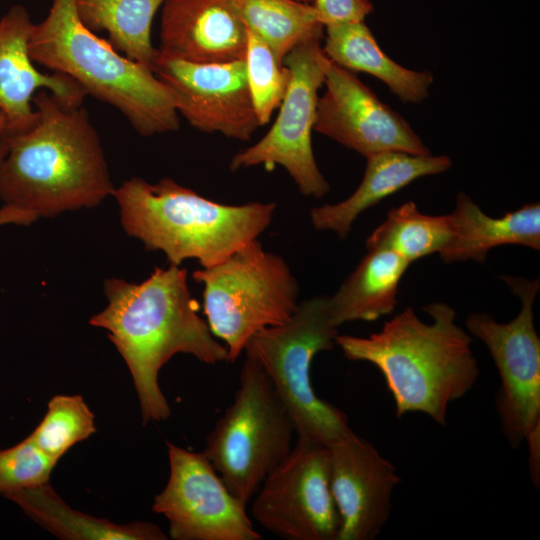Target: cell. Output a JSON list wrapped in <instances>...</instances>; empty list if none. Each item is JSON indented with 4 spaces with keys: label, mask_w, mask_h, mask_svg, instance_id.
Instances as JSON below:
<instances>
[{
    "label": "cell",
    "mask_w": 540,
    "mask_h": 540,
    "mask_svg": "<svg viewBox=\"0 0 540 540\" xmlns=\"http://www.w3.org/2000/svg\"><path fill=\"white\" fill-rule=\"evenodd\" d=\"M107 307L90 319L104 328L126 362L138 395L143 424L169 417L159 386L161 368L176 354L206 364L227 361V348L212 334L178 265L155 268L143 282L119 278L104 282Z\"/></svg>",
    "instance_id": "1"
},
{
    "label": "cell",
    "mask_w": 540,
    "mask_h": 540,
    "mask_svg": "<svg viewBox=\"0 0 540 540\" xmlns=\"http://www.w3.org/2000/svg\"><path fill=\"white\" fill-rule=\"evenodd\" d=\"M34 123L7 135L0 161V199L29 216L53 217L95 207L113 195L101 141L82 105L47 90L33 97Z\"/></svg>",
    "instance_id": "2"
},
{
    "label": "cell",
    "mask_w": 540,
    "mask_h": 540,
    "mask_svg": "<svg viewBox=\"0 0 540 540\" xmlns=\"http://www.w3.org/2000/svg\"><path fill=\"white\" fill-rule=\"evenodd\" d=\"M423 310L431 322L407 307L380 331L368 337L338 334L335 343L348 360L371 363L381 372L398 418L420 412L445 425L449 405L474 387L480 370L455 309L431 302Z\"/></svg>",
    "instance_id": "3"
},
{
    "label": "cell",
    "mask_w": 540,
    "mask_h": 540,
    "mask_svg": "<svg viewBox=\"0 0 540 540\" xmlns=\"http://www.w3.org/2000/svg\"><path fill=\"white\" fill-rule=\"evenodd\" d=\"M113 196L127 234L148 250L162 251L170 264L195 259L202 268L257 239L276 209L272 202L219 203L169 178L149 183L133 177L115 188Z\"/></svg>",
    "instance_id": "4"
},
{
    "label": "cell",
    "mask_w": 540,
    "mask_h": 540,
    "mask_svg": "<svg viewBox=\"0 0 540 540\" xmlns=\"http://www.w3.org/2000/svg\"><path fill=\"white\" fill-rule=\"evenodd\" d=\"M34 63L74 79L96 99L118 109L142 136L180 127L171 90L153 70L121 55L80 20L75 0H53L28 43Z\"/></svg>",
    "instance_id": "5"
},
{
    "label": "cell",
    "mask_w": 540,
    "mask_h": 540,
    "mask_svg": "<svg viewBox=\"0 0 540 540\" xmlns=\"http://www.w3.org/2000/svg\"><path fill=\"white\" fill-rule=\"evenodd\" d=\"M192 277L203 287L206 322L227 348V362H234L256 333L286 322L299 304L289 265L257 239Z\"/></svg>",
    "instance_id": "6"
},
{
    "label": "cell",
    "mask_w": 540,
    "mask_h": 540,
    "mask_svg": "<svg viewBox=\"0 0 540 540\" xmlns=\"http://www.w3.org/2000/svg\"><path fill=\"white\" fill-rule=\"evenodd\" d=\"M294 435V422L271 381L245 353L234 399L207 435L202 452L229 491L248 505L291 451Z\"/></svg>",
    "instance_id": "7"
},
{
    "label": "cell",
    "mask_w": 540,
    "mask_h": 540,
    "mask_svg": "<svg viewBox=\"0 0 540 540\" xmlns=\"http://www.w3.org/2000/svg\"><path fill=\"white\" fill-rule=\"evenodd\" d=\"M337 335L328 296L319 295L299 302L286 322L256 333L244 350L268 376L294 422L296 435L325 445L351 430L347 415L318 397L311 383L314 357L331 350Z\"/></svg>",
    "instance_id": "8"
},
{
    "label": "cell",
    "mask_w": 540,
    "mask_h": 540,
    "mask_svg": "<svg viewBox=\"0 0 540 540\" xmlns=\"http://www.w3.org/2000/svg\"><path fill=\"white\" fill-rule=\"evenodd\" d=\"M521 307L506 323L490 314L473 312L466 318L469 334L488 348L500 377L495 397L504 436L512 448L526 442L530 476L540 480V338L534 325L533 305L540 280L503 276Z\"/></svg>",
    "instance_id": "9"
},
{
    "label": "cell",
    "mask_w": 540,
    "mask_h": 540,
    "mask_svg": "<svg viewBox=\"0 0 540 540\" xmlns=\"http://www.w3.org/2000/svg\"><path fill=\"white\" fill-rule=\"evenodd\" d=\"M320 41L302 42L286 55L283 64L291 71V81L279 114L258 142L232 157L230 170L279 165L302 195L322 198L329 192L330 185L318 168L312 148L318 90L330 64Z\"/></svg>",
    "instance_id": "10"
},
{
    "label": "cell",
    "mask_w": 540,
    "mask_h": 540,
    "mask_svg": "<svg viewBox=\"0 0 540 540\" xmlns=\"http://www.w3.org/2000/svg\"><path fill=\"white\" fill-rule=\"evenodd\" d=\"M251 518L286 540H338L328 446L297 436L286 458L253 496Z\"/></svg>",
    "instance_id": "11"
},
{
    "label": "cell",
    "mask_w": 540,
    "mask_h": 540,
    "mask_svg": "<svg viewBox=\"0 0 540 540\" xmlns=\"http://www.w3.org/2000/svg\"><path fill=\"white\" fill-rule=\"evenodd\" d=\"M170 473L152 510L174 540H261L244 503L227 488L203 452L167 442Z\"/></svg>",
    "instance_id": "12"
},
{
    "label": "cell",
    "mask_w": 540,
    "mask_h": 540,
    "mask_svg": "<svg viewBox=\"0 0 540 540\" xmlns=\"http://www.w3.org/2000/svg\"><path fill=\"white\" fill-rule=\"evenodd\" d=\"M152 70L171 90L178 114L197 130L248 141L261 126L245 60L192 63L157 52Z\"/></svg>",
    "instance_id": "13"
},
{
    "label": "cell",
    "mask_w": 540,
    "mask_h": 540,
    "mask_svg": "<svg viewBox=\"0 0 540 540\" xmlns=\"http://www.w3.org/2000/svg\"><path fill=\"white\" fill-rule=\"evenodd\" d=\"M314 131L365 158L384 152L431 154L410 124L352 71L330 61Z\"/></svg>",
    "instance_id": "14"
},
{
    "label": "cell",
    "mask_w": 540,
    "mask_h": 540,
    "mask_svg": "<svg viewBox=\"0 0 540 540\" xmlns=\"http://www.w3.org/2000/svg\"><path fill=\"white\" fill-rule=\"evenodd\" d=\"M327 446L340 517L338 540L375 539L389 518L401 478L388 459L352 430Z\"/></svg>",
    "instance_id": "15"
},
{
    "label": "cell",
    "mask_w": 540,
    "mask_h": 540,
    "mask_svg": "<svg viewBox=\"0 0 540 540\" xmlns=\"http://www.w3.org/2000/svg\"><path fill=\"white\" fill-rule=\"evenodd\" d=\"M247 30L234 0H165L161 10L162 56L192 63L245 60Z\"/></svg>",
    "instance_id": "16"
},
{
    "label": "cell",
    "mask_w": 540,
    "mask_h": 540,
    "mask_svg": "<svg viewBox=\"0 0 540 540\" xmlns=\"http://www.w3.org/2000/svg\"><path fill=\"white\" fill-rule=\"evenodd\" d=\"M34 24L20 4L0 17V112L6 119L7 135L25 131L34 123L32 100L38 91L47 90L74 105H82L87 95L69 76L42 73L35 67L28 50Z\"/></svg>",
    "instance_id": "17"
},
{
    "label": "cell",
    "mask_w": 540,
    "mask_h": 540,
    "mask_svg": "<svg viewBox=\"0 0 540 540\" xmlns=\"http://www.w3.org/2000/svg\"><path fill=\"white\" fill-rule=\"evenodd\" d=\"M451 164L446 155L384 152L369 156L357 189L338 203L312 208L311 224L317 231H332L345 239L362 212L421 177L445 172Z\"/></svg>",
    "instance_id": "18"
},
{
    "label": "cell",
    "mask_w": 540,
    "mask_h": 540,
    "mask_svg": "<svg viewBox=\"0 0 540 540\" xmlns=\"http://www.w3.org/2000/svg\"><path fill=\"white\" fill-rule=\"evenodd\" d=\"M453 234L438 253L445 263L474 260L483 263L498 246L521 245L540 249V205L526 204L500 217H492L465 193L459 192L450 213Z\"/></svg>",
    "instance_id": "19"
},
{
    "label": "cell",
    "mask_w": 540,
    "mask_h": 540,
    "mask_svg": "<svg viewBox=\"0 0 540 540\" xmlns=\"http://www.w3.org/2000/svg\"><path fill=\"white\" fill-rule=\"evenodd\" d=\"M327 58L352 72L368 73L384 82L402 102L424 101L433 83L429 71L405 68L382 51L363 21L342 22L324 27Z\"/></svg>",
    "instance_id": "20"
},
{
    "label": "cell",
    "mask_w": 540,
    "mask_h": 540,
    "mask_svg": "<svg viewBox=\"0 0 540 540\" xmlns=\"http://www.w3.org/2000/svg\"><path fill=\"white\" fill-rule=\"evenodd\" d=\"M410 263L386 249L367 250L354 271L328 296L333 322L375 321L391 314L401 279Z\"/></svg>",
    "instance_id": "21"
},
{
    "label": "cell",
    "mask_w": 540,
    "mask_h": 540,
    "mask_svg": "<svg viewBox=\"0 0 540 540\" xmlns=\"http://www.w3.org/2000/svg\"><path fill=\"white\" fill-rule=\"evenodd\" d=\"M17 503L33 521L61 539L165 540L159 526L135 521L117 524L72 509L48 483L4 495Z\"/></svg>",
    "instance_id": "22"
},
{
    "label": "cell",
    "mask_w": 540,
    "mask_h": 540,
    "mask_svg": "<svg viewBox=\"0 0 540 540\" xmlns=\"http://www.w3.org/2000/svg\"><path fill=\"white\" fill-rule=\"evenodd\" d=\"M165 0H75L82 23L92 32L105 31L110 44L130 60L152 69L157 48L151 41L155 14Z\"/></svg>",
    "instance_id": "23"
},
{
    "label": "cell",
    "mask_w": 540,
    "mask_h": 540,
    "mask_svg": "<svg viewBox=\"0 0 540 540\" xmlns=\"http://www.w3.org/2000/svg\"><path fill=\"white\" fill-rule=\"evenodd\" d=\"M247 30L265 42L279 62L297 45L321 40L324 25L313 3L297 0H234Z\"/></svg>",
    "instance_id": "24"
},
{
    "label": "cell",
    "mask_w": 540,
    "mask_h": 540,
    "mask_svg": "<svg viewBox=\"0 0 540 540\" xmlns=\"http://www.w3.org/2000/svg\"><path fill=\"white\" fill-rule=\"evenodd\" d=\"M452 234L450 214H423L413 201H407L388 211L385 220L367 237L366 248L390 250L411 264L439 253Z\"/></svg>",
    "instance_id": "25"
},
{
    "label": "cell",
    "mask_w": 540,
    "mask_h": 540,
    "mask_svg": "<svg viewBox=\"0 0 540 540\" xmlns=\"http://www.w3.org/2000/svg\"><path fill=\"white\" fill-rule=\"evenodd\" d=\"M95 431L94 414L80 395H56L29 436L42 451L59 461L72 446Z\"/></svg>",
    "instance_id": "26"
},
{
    "label": "cell",
    "mask_w": 540,
    "mask_h": 540,
    "mask_svg": "<svg viewBox=\"0 0 540 540\" xmlns=\"http://www.w3.org/2000/svg\"><path fill=\"white\" fill-rule=\"evenodd\" d=\"M245 65L252 102L262 126L269 122L282 103L291 81V71L278 61L265 42L249 30Z\"/></svg>",
    "instance_id": "27"
},
{
    "label": "cell",
    "mask_w": 540,
    "mask_h": 540,
    "mask_svg": "<svg viewBox=\"0 0 540 540\" xmlns=\"http://www.w3.org/2000/svg\"><path fill=\"white\" fill-rule=\"evenodd\" d=\"M58 460L47 455L30 436L0 450V493L4 495L48 483Z\"/></svg>",
    "instance_id": "28"
},
{
    "label": "cell",
    "mask_w": 540,
    "mask_h": 540,
    "mask_svg": "<svg viewBox=\"0 0 540 540\" xmlns=\"http://www.w3.org/2000/svg\"><path fill=\"white\" fill-rule=\"evenodd\" d=\"M313 5L324 27L342 22L364 21L373 11L370 0H314Z\"/></svg>",
    "instance_id": "29"
},
{
    "label": "cell",
    "mask_w": 540,
    "mask_h": 540,
    "mask_svg": "<svg viewBox=\"0 0 540 540\" xmlns=\"http://www.w3.org/2000/svg\"><path fill=\"white\" fill-rule=\"evenodd\" d=\"M7 223L23 225V218L16 210L4 205L0 208V225Z\"/></svg>",
    "instance_id": "30"
},
{
    "label": "cell",
    "mask_w": 540,
    "mask_h": 540,
    "mask_svg": "<svg viewBox=\"0 0 540 540\" xmlns=\"http://www.w3.org/2000/svg\"><path fill=\"white\" fill-rule=\"evenodd\" d=\"M8 150L7 125L3 113L0 112V161L5 157Z\"/></svg>",
    "instance_id": "31"
},
{
    "label": "cell",
    "mask_w": 540,
    "mask_h": 540,
    "mask_svg": "<svg viewBox=\"0 0 540 540\" xmlns=\"http://www.w3.org/2000/svg\"><path fill=\"white\" fill-rule=\"evenodd\" d=\"M297 1L305 2V3H313L314 0H297Z\"/></svg>",
    "instance_id": "32"
}]
</instances>
